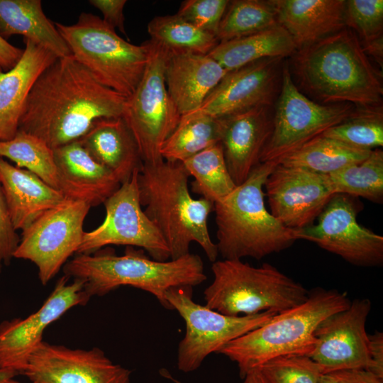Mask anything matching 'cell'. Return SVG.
Returning a JSON list of instances; mask_svg holds the SVG:
<instances>
[{
  "instance_id": "obj_1",
  "label": "cell",
  "mask_w": 383,
  "mask_h": 383,
  "mask_svg": "<svg viewBox=\"0 0 383 383\" xmlns=\"http://www.w3.org/2000/svg\"><path fill=\"white\" fill-rule=\"evenodd\" d=\"M126 100L72 55L57 57L33 83L18 130L54 150L79 140L98 119L121 116Z\"/></svg>"
},
{
  "instance_id": "obj_2",
  "label": "cell",
  "mask_w": 383,
  "mask_h": 383,
  "mask_svg": "<svg viewBox=\"0 0 383 383\" xmlns=\"http://www.w3.org/2000/svg\"><path fill=\"white\" fill-rule=\"evenodd\" d=\"M292 74L306 93L323 104L382 106V74L349 28L298 49Z\"/></svg>"
},
{
  "instance_id": "obj_3",
  "label": "cell",
  "mask_w": 383,
  "mask_h": 383,
  "mask_svg": "<svg viewBox=\"0 0 383 383\" xmlns=\"http://www.w3.org/2000/svg\"><path fill=\"white\" fill-rule=\"evenodd\" d=\"M145 252L126 246L123 255H117L113 248H103L91 254H76L62 270L70 279L82 280L90 297L102 296L121 286H131L152 294L170 310H173L166 299L170 289L193 287L207 278L204 262L196 254L158 261Z\"/></svg>"
},
{
  "instance_id": "obj_4",
  "label": "cell",
  "mask_w": 383,
  "mask_h": 383,
  "mask_svg": "<svg viewBox=\"0 0 383 383\" xmlns=\"http://www.w3.org/2000/svg\"><path fill=\"white\" fill-rule=\"evenodd\" d=\"M189 177L182 162L143 163L138 173L140 202L165 240L171 260L190 253V244L195 242L213 262L218 252L207 224L213 203L191 196Z\"/></svg>"
},
{
  "instance_id": "obj_5",
  "label": "cell",
  "mask_w": 383,
  "mask_h": 383,
  "mask_svg": "<svg viewBox=\"0 0 383 383\" xmlns=\"http://www.w3.org/2000/svg\"><path fill=\"white\" fill-rule=\"evenodd\" d=\"M275 162H260L247 179L213 204L216 246L224 260H260L279 252L297 240L296 230L282 224L265 204V182Z\"/></svg>"
},
{
  "instance_id": "obj_6",
  "label": "cell",
  "mask_w": 383,
  "mask_h": 383,
  "mask_svg": "<svg viewBox=\"0 0 383 383\" xmlns=\"http://www.w3.org/2000/svg\"><path fill=\"white\" fill-rule=\"evenodd\" d=\"M350 302L346 292L315 289L302 304L277 313L264 325L228 343L217 353L236 362L242 378L277 357L309 356L316 343L314 331L320 322L347 309Z\"/></svg>"
},
{
  "instance_id": "obj_7",
  "label": "cell",
  "mask_w": 383,
  "mask_h": 383,
  "mask_svg": "<svg viewBox=\"0 0 383 383\" xmlns=\"http://www.w3.org/2000/svg\"><path fill=\"white\" fill-rule=\"evenodd\" d=\"M211 270L213 280L204 292L206 306L224 315L279 313L309 297L301 284L269 263L255 267L241 260L223 259L213 262Z\"/></svg>"
},
{
  "instance_id": "obj_8",
  "label": "cell",
  "mask_w": 383,
  "mask_h": 383,
  "mask_svg": "<svg viewBox=\"0 0 383 383\" xmlns=\"http://www.w3.org/2000/svg\"><path fill=\"white\" fill-rule=\"evenodd\" d=\"M71 55L106 87L130 97L148 62L145 43L132 44L121 38L102 18L82 12L77 23H55Z\"/></svg>"
},
{
  "instance_id": "obj_9",
  "label": "cell",
  "mask_w": 383,
  "mask_h": 383,
  "mask_svg": "<svg viewBox=\"0 0 383 383\" xmlns=\"http://www.w3.org/2000/svg\"><path fill=\"white\" fill-rule=\"evenodd\" d=\"M148 62L133 94L126 99L122 117L138 144L143 163L155 164L161 148L178 126L181 114L165 84V66L170 50L148 40Z\"/></svg>"
},
{
  "instance_id": "obj_10",
  "label": "cell",
  "mask_w": 383,
  "mask_h": 383,
  "mask_svg": "<svg viewBox=\"0 0 383 383\" xmlns=\"http://www.w3.org/2000/svg\"><path fill=\"white\" fill-rule=\"evenodd\" d=\"M279 96L272 118V129L260 162H277L328 128L350 117L356 106L348 103L323 104L301 92L283 65Z\"/></svg>"
},
{
  "instance_id": "obj_11",
  "label": "cell",
  "mask_w": 383,
  "mask_h": 383,
  "mask_svg": "<svg viewBox=\"0 0 383 383\" xmlns=\"http://www.w3.org/2000/svg\"><path fill=\"white\" fill-rule=\"evenodd\" d=\"M192 287L170 289L166 299L185 322L184 337L178 348L177 366L184 372L198 369L204 359L230 341L269 321L277 313L231 316L222 314L192 299Z\"/></svg>"
},
{
  "instance_id": "obj_12",
  "label": "cell",
  "mask_w": 383,
  "mask_h": 383,
  "mask_svg": "<svg viewBox=\"0 0 383 383\" xmlns=\"http://www.w3.org/2000/svg\"><path fill=\"white\" fill-rule=\"evenodd\" d=\"M90 208L85 202L66 199L48 210L22 231L13 257L32 262L40 282L47 284L77 252Z\"/></svg>"
},
{
  "instance_id": "obj_13",
  "label": "cell",
  "mask_w": 383,
  "mask_h": 383,
  "mask_svg": "<svg viewBox=\"0 0 383 383\" xmlns=\"http://www.w3.org/2000/svg\"><path fill=\"white\" fill-rule=\"evenodd\" d=\"M138 172L104 201V221L95 229L84 231L76 254H91L109 245H124L141 248L155 260H170L165 240L142 209Z\"/></svg>"
},
{
  "instance_id": "obj_14",
  "label": "cell",
  "mask_w": 383,
  "mask_h": 383,
  "mask_svg": "<svg viewBox=\"0 0 383 383\" xmlns=\"http://www.w3.org/2000/svg\"><path fill=\"white\" fill-rule=\"evenodd\" d=\"M362 207L356 197L335 194L316 224L296 230L297 239L313 242L353 265L379 267L383 263V237L358 223Z\"/></svg>"
},
{
  "instance_id": "obj_15",
  "label": "cell",
  "mask_w": 383,
  "mask_h": 383,
  "mask_svg": "<svg viewBox=\"0 0 383 383\" xmlns=\"http://www.w3.org/2000/svg\"><path fill=\"white\" fill-rule=\"evenodd\" d=\"M90 296L84 282L63 275L43 305L25 318L0 323V379L14 378L22 372L33 350L43 342L46 328L70 309L85 306Z\"/></svg>"
},
{
  "instance_id": "obj_16",
  "label": "cell",
  "mask_w": 383,
  "mask_h": 383,
  "mask_svg": "<svg viewBox=\"0 0 383 383\" xmlns=\"http://www.w3.org/2000/svg\"><path fill=\"white\" fill-rule=\"evenodd\" d=\"M131 374L99 348H70L43 340L21 375L36 383H131Z\"/></svg>"
},
{
  "instance_id": "obj_17",
  "label": "cell",
  "mask_w": 383,
  "mask_h": 383,
  "mask_svg": "<svg viewBox=\"0 0 383 383\" xmlns=\"http://www.w3.org/2000/svg\"><path fill=\"white\" fill-rule=\"evenodd\" d=\"M368 299H355L350 306L325 318L316 327V343L309 356L321 374L348 369L368 370L370 360L365 330L371 310Z\"/></svg>"
},
{
  "instance_id": "obj_18",
  "label": "cell",
  "mask_w": 383,
  "mask_h": 383,
  "mask_svg": "<svg viewBox=\"0 0 383 383\" xmlns=\"http://www.w3.org/2000/svg\"><path fill=\"white\" fill-rule=\"evenodd\" d=\"M264 187L270 213L294 230L313 225L335 194L327 174L277 163Z\"/></svg>"
},
{
  "instance_id": "obj_19",
  "label": "cell",
  "mask_w": 383,
  "mask_h": 383,
  "mask_svg": "<svg viewBox=\"0 0 383 383\" xmlns=\"http://www.w3.org/2000/svg\"><path fill=\"white\" fill-rule=\"evenodd\" d=\"M282 60L264 58L228 72L201 106L187 114L223 118L259 106L270 107L281 87Z\"/></svg>"
},
{
  "instance_id": "obj_20",
  "label": "cell",
  "mask_w": 383,
  "mask_h": 383,
  "mask_svg": "<svg viewBox=\"0 0 383 383\" xmlns=\"http://www.w3.org/2000/svg\"><path fill=\"white\" fill-rule=\"evenodd\" d=\"M269 109L268 106H259L221 118L220 143L236 186L243 184L260 163V155L272 129Z\"/></svg>"
},
{
  "instance_id": "obj_21",
  "label": "cell",
  "mask_w": 383,
  "mask_h": 383,
  "mask_svg": "<svg viewBox=\"0 0 383 383\" xmlns=\"http://www.w3.org/2000/svg\"><path fill=\"white\" fill-rule=\"evenodd\" d=\"M53 151L58 190L67 199L96 206L121 186L114 174L94 160L79 140Z\"/></svg>"
},
{
  "instance_id": "obj_22",
  "label": "cell",
  "mask_w": 383,
  "mask_h": 383,
  "mask_svg": "<svg viewBox=\"0 0 383 383\" xmlns=\"http://www.w3.org/2000/svg\"><path fill=\"white\" fill-rule=\"evenodd\" d=\"M170 50L165 66L168 93L181 116L198 109L228 72L208 55Z\"/></svg>"
},
{
  "instance_id": "obj_23",
  "label": "cell",
  "mask_w": 383,
  "mask_h": 383,
  "mask_svg": "<svg viewBox=\"0 0 383 383\" xmlns=\"http://www.w3.org/2000/svg\"><path fill=\"white\" fill-rule=\"evenodd\" d=\"M296 50L345 28V0H270Z\"/></svg>"
},
{
  "instance_id": "obj_24",
  "label": "cell",
  "mask_w": 383,
  "mask_h": 383,
  "mask_svg": "<svg viewBox=\"0 0 383 383\" xmlns=\"http://www.w3.org/2000/svg\"><path fill=\"white\" fill-rule=\"evenodd\" d=\"M23 54L9 71L0 68V141L13 138L19 129L29 91L40 74L57 57L45 48L24 40Z\"/></svg>"
},
{
  "instance_id": "obj_25",
  "label": "cell",
  "mask_w": 383,
  "mask_h": 383,
  "mask_svg": "<svg viewBox=\"0 0 383 383\" xmlns=\"http://www.w3.org/2000/svg\"><path fill=\"white\" fill-rule=\"evenodd\" d=\"M0 184L15 229L23 231L67 199L35 174L0 157Z\"/></svg>"
},
{
  "instance_id": "obj_26",
  "label": "cell",
  "mask_w": 383,
  "mask_h": 383,
  "mask_svg": "<svg viewBox=\"0 0 383 383\" xmlns=\"http://www.w3.org/2000/svg\"><path fill=\"white\" fill-rule=\"evenodd\" d=\"M79 141L121 184L143 164L136 140L122 116L98 119Z\"/></svg>"
},
{
  "instance_id": "obj_27",
  "label": "cell",
  "mask_w": 383,
  "mask_h": 383,
  "mask_svg": "<svg viewBox=\"0 0 383 383\" xmlns=\"http://www.w3.org/2000/svg\"><path fill=\"white\" fill-rule=\"evenodd\" d=\"M21 35L57 57L71 55L70 48L45 14L40 0H0V35Z\"/></svg>"
},
{
  "instance_id": "obj_28",
  "label": "cell",
  "mask_w": 383,
  "mask_h": 383,
  "mask_svg": "<svg viewBox=\"0 0 383 383\" xmlns=\"http://www.w3.org/2000/svg\"><path fill=\"white\" fill-rule=\"evenodd\" d=\"M296 50L290 35L277 23L245 37L221 42L208 55L230 72L261 59L292 56Z\"/></svg>"
},
{
  "instance_id": "obj_29",
  "label": "cell",
  "mask_w": 383,
  "mask_h": 383,
  "mask_svg": "<svg viewBox=\"0 0 383 383\" xmlns=\"http://www.w3.org/2000/svg\"><path fill=\"white\" fill-rule=\"evenodd\" d=\"M372 150L351 147L320 135L275 162L287 167L306 169L329 174L366 159Z\"/></svg>"
},
{
  "instance_id": "obj_30",
  "label": "cell",
  "mask_w": 383,
  "mask_h": 383,
  "mask_svg": "<svg viewBox=\"0 0 383 383\" xmlns=\"http://www.w3.org/2000/svg\"><path fill=\"white\" fill-rule=\"evenodd\" d=\"M221 118L205 115L185 114L164 142L160 154L167 162H183L201 151L219 143Z\"/></svg>"
},
{
  "instance_id": "obj_31",
  "label": "cell",
  "mask_w": 383,
  "mask_h": 383,
  "mask_svg": "<svg viewBox=\"0 0 383 383\" xmlns=\"http://www.w3.org/2000/svg\"><path fill=\"white\" fill-rule=\"evenodd\" d=\"M194 178L192 191L215 203L237 187L228 170L221 143L213 145L182 162Z\"/></svg>"
},
{
  "instance_id": "obj_32",
  "label": "cell",
  "mask_w": 383,
  "mask_h": 383,
  "mask_svg": "<svg viewBox=\"0 0 383 383\" xmlns=\"http://www.w3.org/2000/svg\"><path fill=\"white\" fill-rule=\"evenodd\" d=\"M334 194L362 197L373 203L383 201V151L372 150L364 160L327 174Z\"/></svg>"
},
{
  "instance_id": "obj_33",
  "label": "cell",
  "mask_w": 383,
  "mask_h": 383,
  "mask_svg": "<svg viewBox=\"0 0 383 383\" xmlns=\"http://www.w3.org/2000/svg\"><path fill=\"white\" fill-rule=\"evenodd\" d=\"M0 157L35 174L58 190L53 149L38 137L18 130L13 138L0 141Z\"/></svg>"
},
{
  "instance_id": "obj_34",
  "label": "cell",
  "mask_w": 383,
  "mask_h": 383,
  "mask_svg": "<svg viewBox=\"0 0 383 383\" xmlns=\"http://www.w3.org/2000/svg\"><path fill=\"white\" fill-rule=\"evenodd\" d=\"M147 29L150 40L171 50L208 55L219 43L216 35L198 28L177 13L154 17Z\"/></svg>"
},
{
  "instance_id": "obj_35",
  "label": "cell",
  "mask_w": 383,
  "mask_h": 383,
  "mask_svg": "<svg viewBox=\"0 0 383 383\" xmlns=\"http://www.w3.org/2000/svg\"><path fill=\"white\" fill-rule=\"evenodd\" d=\"M276 13L269 1H230L216 37L225 42L245 37L277 24Z\"/></svg>"
},
{
  "instance_id": "obj_36",
  "label": "cell",
  "mask_w": 383,
  "mask_h": 383,
  "mask_svg": "<svg viewBox=\"0 0 383 383\" xmlns=\"http://www.w3.org/2000/svg\"><path fill=\"white\" fill-rule=\"evenodd\" d=\"M321 135L360 149L372 150L382 147V106L356 107L350 117Z\"/></svg>"
},
{
  "instance_id": "obj_37",
  "label": "cell",
  "mask_w": 383,
  "mask_h": 383,
  "mask_svg": "<svg viewBox=\"0 0 383 383\" xmlns=\"http://www.w3.org/2000/svg\"><path fill=\"white\" fill-rule=\"evenodd\" d=\"M263 383H318L321 372L306 355L272 358L256 367Z\"/></svg>"
},
{
  "instance_id": "obj_38",
  "label": "cell",
  "mask_w": 383,
  "mask_h": 383,
  "mask_svg": "<svg viewBox=\"0 0 383 383\" xmlns=\"http://www.w3.org/2000/svg\"><path fill=\"white\" fill-rule=\"evenodd\" d=\"M345 23L361 45L383 38V1H345Z\"/></svg>"
},
{
  "instance_id": "obj_39",
  "label": "cell",
  "mask_w": 383,
  "mask_h": 383,
  "mask_svg": "<svg viewBox=\"0 0 383 383\" xmlns=\"http://www.w3.org/2000/svg\"><path fill=\"white\" fill-rule=\"evenodd\" d=\"M229 1L186 0L181 4L177 14L198 28L216 35Z\"/></svg>"
},
{
  "instance_id": "obj_40",
  "label": "cell",
  "mask_w": 383,
  "mask_h": 383,
  "mask_svg": "<svg viewBox=\"0 0 383 383\" xmlns=\"http://www.w3.org/2000/svg\"><path fill=\"white\" fill-rule=\"evenodd\" d=\"M20 238L13 225L0 184V272L14 258Z\"/></svg>"
},
{
  "instance_id": "obj_41",
  "label": "cell",
  "mask_w": 383,
  "mask_h": 383,
  "mask_svg": "<svg viewBox=\"0 0 383 383\" xmlns=\"http://www.w3.org/2000/svg\"><path fill=\"white\" fill-rule=\"evenodd\" d=\"M318 383H383V378L365 369H348L321 374Z\"/></svg>"
},
{
  "instance_id": "obj_42",
  "label": "cell",
  "mask_w": 383,
  "mask_h": 383,
  "mask_svg": "<svg viewBox=\"0 0 383 383\" xmlns=\"http://www.w3.org/2000/svg\"><path fill=\"white\" fill-rule=\"evenodd\" d=\"M126 0H89V3L101 11L102 20L110 27L118 28L123 34L126 33L124 6Z\"/></svg>"
},
{
  "instance_id": "obj_43",
  "label": "cell",
  "mask_w": 383,
  "mask_h": 383,
  "mask_svg": "<svg viewBox=\"0 0 383 383\" xmlns=\"http://www.w3.org/2000/svg\"><path fill=\"white\" fill-rule=\"evenodd\" d=\"M368 339L370 365L367 370L383 378V333L376 331L368 334Z\"/></svg>"
},
{
  "instance_id": "obj_44",
  "label": "cell",
  "mask_w": 383,
  "mask_h": 383,
  "mask_svg": "<svg viewBox=\"0 0 383 383\" xmlns=\"http://www.w3.org/2000/svg\"><path fill=\"white\" fill-rule=\"evenodd\" d=\"M23 51L0 35V68L4 71L11 70L21 60Z\"/></svg>"
},
{
  "instance_id": "obj_45",
  "label": "cell",
  "mask_w": 383,
  "mask_h": 383,
  "mask_svg": "<svg viewBox=\"0 0 383 383\" xmlns=\"http://www.w3.org/2000/svg\"><path fill=\"white\" fill-rule=\"evenodd\" d=\"M163 376L166 377L168 379L170 378L174 383H182L179 381L174 379L169 373L163 372ZM243 383H263L256 368L249 371L243 377Z\"/></svg>"
},
{
  "instance_id": "obj_46",
  "label": "cell",
  "mask_w": 383,
  "mask_h": 383,
  "mask_svg": "<svg viewBox=\"0 0 383 383\" xmlns=\"http://www.w3.org/2000/svg\"><path fill=\"white\" fill-rule=\"evenodd\" d=\"M0 383H23L14 379V378H1L0 379ZM30 383H36L35 382H31Z\"/></svg>"
}]
</instances>
